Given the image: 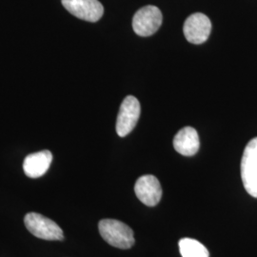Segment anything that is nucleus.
<instances>
[{
  "label": "nucleus",
  "instance_id": "3",
  "mask_svg": "<svg viewBox=\"0 0 257 257\" xmlns=\"http://www.w3.org/2000/svg\"><path fill=\"white\" fill-rule=\"evenodd\" d=\"M241 178L247 193L257 198V138L251 139L244 150Z\"/></svg>",
  "mask_w": 257,
  "mask_h": 257
},
{
  "label": "nucleus",
  "instance_id": "6",
  "mask_svg": "<svg viewBox=\"0 0 257 257\" xmlns=\"http://www.w3.org/2000/svg\"><path fill=\"white\" fill-rule=\"evenodd\" d=\"M183 32L186 39L190 43L202 44L211 35V20L204 14L195 13L186 19Z\"/></svg>",
  "mask_w": 257,
  "mask_h": 257
},
{
  "label": "nucleus",
  "instance_id": "11",
  "mask_svg": "<svg viewBox=\"0 0 257 257\" xmlns=\"http://www.w3.org/2000/svg\"><path fill=\"white\" fill-rule=\"evenodd\" d=\"M179 250L182 257H209V250L199 241L183 238L179 241Z\"/></svg>",
  "mask_w": 257,
  "mask_h": 257
},
{
  "label": "nucleus",
  "instance_id": "2",
  "mask_svg": "<svg viewBox=\"0 0 257 257\" xmlns=\"http://www.w3.org/2000/svg\"><path fill=\"white\" fill-rule=\"evenodd\" d=\"M24 223L27 230L37 238L48 241H61L64 239L63 230L55 221L40 213H28L25 215Z\"/></svg>",
  "mask_w": 257,
  "mask_h": 257
},
{
  "label": "nucleus",
  "instance_id": "5",
  "mask_svg": "<svg viewBox=\"0 0 257 257\" xmlns=\"http://www.w3.org/2000/svg\"><path fill=\"white\" fill-rule=\"evenodd\" d=\"M140 111V103L135 96L128 95L123 100L116 120V133L120 138L128 136L137 126Z\"/></svg>",
  "mask_w": 257,
  "mask_h": 257
},
{
  "label": "nucleus",
  "instance_id": "10",
  "mask_svg": "<svg viewBox=\"0 0 257 257\" xmlns=\"http://www.w3.org/2000/svg\"><path fill=\"white\" fill-rule=\"evenodd\" d=\"M174 147L175 151L182 156H194L200 147L196 130L192 127L181 128L174 138Z\"/></svg>",
  "mask_w": 257,
  "mask_h": 257
},
{
  "label": "nucleus",
  "instance_id": "8",
  "mask_svg": "<svg viewBox=\"0 0 257 257\" xmlns=\"http://www.w3.org/2000/svg\"><path fill=\"white\" fill-rule=\"evenodd\" d=\"M138 199L149 207L156 206L162 197V188L158 179L154 175L139 177L135 186Z\"/></svg>",
  "mask_w": 257,
  "mask_h": 257
},
{
  "label": "nucleus",
  "instance_id": "7",
  "mask_svg": "<svg viewBox=\"0 0 257 257\" xmlns=\"http://www.w3.org/2000/svg\"><path fill=\"white\" fill-rule=\"evenodd\" d=\"M65 9L77 19L96 22L101 19L104 8L98 0H62Z\"/></svg>",
  "mask_w": 257,
  "mask_h": 257
},
{
  "label": "nucleus",
  "instance_id": "4",
  "mask_svg": "<svg viewBox=\"0 0 257 257\" xmlns=\"http://www.w3.org/2000/svg\"><path fill=\"white\" fill-rule=\"evenodd\" d=\"M161 11L156 6L149 5L138 10L133 19L135 33L140 37H151L156 34L162 24Z\"/></svg>",
  "mask_w": 257,
  "mask_h": 257
},
{
  "label": "nucleus",
  "instance_id": "1",
  "mask_svg": "<svg viewBox=\"0 0 257 257\" xmlns=\"http://www.w3.org/2000/svg\"><path fill=\"white\" fill-rule=\"evenodd\" d=\"M103 239L115 248L127 249L135 244L134 231L125 223L115 219H103L98 224Z\"/></svg>",
  "mask_w": 257,
  "mask_h": 257
},
{
  "label": "nucleus",
  "instance_id": "9",
  "mask_svg": "<svg viewBox=\"0 0 257 257\" xmlns=\"http://www.w3.org/2000/svg\"><path fill=\"white\" fill-rule=\"evenodd\" d=\"M52 161L53 155L48 150L29 155L23 162L24 173L30 178L41 177L46 174Z\"/></svg>",
  "mask_w": 257,
  "mask_h": 257
}]
</instances>
